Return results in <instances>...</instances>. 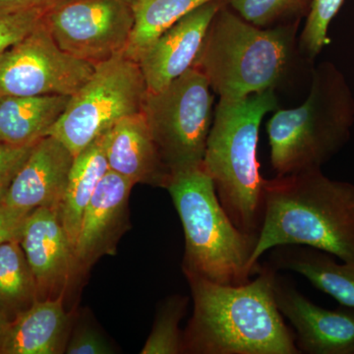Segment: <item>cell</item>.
<instances>
[{
    "label": "cell",
    "instance_id": "cell-1",
    "mask_svg": "<svg viewBox=\"0 0 354 354\" xmlns=\"http://www.w3.org/2000/svg\"><path fill=\"white\" fill-rule=\"evenodd\" d=\"M276 272L262 265L256 279L241 286L185 274L194 308L183 332V353H300L274 299Z\"/></svg>",
    "mask_w": 354,
    "mask_h": 354
},
{
    "label": "cell",
    "instance_id": "cell-2",
    "mask_svg": "<svg viewBox=\"0 0 354 354\" xmlns=\"http://www.w3.org/2000/svg\"><path fill=\"white\" fill-rule=\"evenodd\" d=\"M264 216L252 264L281 245H304L354 262V184L322 169L265 179Z\"/></svg>",
    "mask_w": 354,
    "mask_h": 354
},
{
    "label": "cell",
    "instance_id": "cell-3",
    "mask_svg": "<svg viewBox=\"0 0 354 354\" xmlns=\"http://www.w3.org/2000/svg\"><path fill=\"white\" fill-rule=\"evenodd\" d=\"M299 25L257 27L234 12L227 1L209 23L192 67L206 77L220 99H244L276 91L304 57L298 48Z\"/></svg>",
    "mask_w": 354,
    "mask_h": 354
},
{
    "label": "cell",
    "instance_id": "cell-4",
    "mask_svg": "<svg viewBox=\"0 0 354 354\" xmlns=\"http://www.w3.org/2000/svg\"><path fill=\"white\" fill-rule=\"evenodd\" d=\"M277 109L274 90L244 99H220L207 140L203 165L230 220L249 234H259L264 216L265 178L257 158L261 122Z\"/></svg>",
    "mask_w": 354,
    "mask_h": 354
},
{
    "label": "cell",
    "instance_id": "cell-5",
    "mask_svg": "<svg viewBox=\"0 0 354 354\" xmlns=\"http://www.w3.org/2000/svg\"><path fill=\"white\" fill-rule=\"evenodd\" d=\"M183 223V269L213 283L241 286L259 274L252 264L258 235L242 232L221 206L204 165L171 172L165 186Z\"/></svg>",
    "mask_w": 354,
    "mask_h": 354
},
{
    "label": "cell",
    "instance_id": "cell-6",
    "mask_svg": "<svg viewBox=\"0 0 354 354\" xmlns=\"http://www.w3.org/2000/svg\"><path fill=\"white\" fill-rule=\"evenodd\" d=\"M354 125V95L333 62L311 71L306 101L277 109L267 125L271 164L277 176L321 169L346 145Z\"/></svg>",
    "mask_w": 354,
    "mask_h": 354
},
{
    "label": "cell",
    "instance_id": "cell-7",
    "mask_svg": "<svg viewBox=\"0 0 354 354\" xmlns=\"http://www.w3.org/2000/svg\"><path fill=\"white\" fill-rule=\"evenodd\" d=\"M148 92L141 68L124 55L95 65L94 73L70 97L48 135L64 143L74 157L122 118L141 111Z\"/></svg>",
    "mask_w": 354,
    "mask_h": 354
},
{
    "label": "cell",
    "instance_id": "cell-8",
    "mask_svg": "<svg viewBox=\"0 0 354 354\" xmlns=\"http://www.w3.org/2000/svg\"><path fill=\"white\" fill-rule=\"evenodd\" d=\"M208 80L194 67L158 92H147L142 113L169 172L203 164L214 118Z\"/></svg>",
    "mask_w": 354,
    "mask_h": 354
},
{
    "label": "cell",
    "instance_id": "cell-9",
    "mask_svg": "<svg viewBox=\"0 0 354 354\" xmlns=\"http://www.w3.org/2000/svg\"><path fill=\"white\" fill-rule=\"evenodd\" d=\"M44 23L62 50L95 66L127 50L132 0H66L44 14Z\"/></svg>",
    "mask_w": 354,
    "mask_h": 354
},
{
    "label": "cell",
    "instance_id": "cell-10",
    "mask_svg": "<svg viewBox=\"0 0 354 354\" xmlns=\"http://www.w3.org/2000/svg\"><path fill=\"white\" fill-rule=\"evenodd\" d=\"M94 70L95 65L62 50L43 20L0 55V95H72Z\"/></svg>",
    "mask_w": 354,
    "mask_h": 354
},
{
    "label": "cell",
    "instance_id": "cell-11",
    "mask_svg": "<svg viewBox=\"0 0 354 354\" xmlns=\"http://www.w3.org/2000/svg\"><path fill=\"white\" fill-rule=\"evenodd\" d=\"M274 295L279 312L295 329L300 353L354 354V309L322 308L278 272L274 274Z\"/></svg>",
    "mask_w": 354,
    "mask_h": 354
},
{
    "label": "cell",
    "instance_id": "cell-12",
    "mask_svg": "<svg viewBox=\"0 0 354 354\" xmlns=\"http://www.w3.org/2000/svg\"><path fill=\"white\" fill-rule=\"evenodd\" d=\"M20 243L36 281L39 300L64 297L76 276L75 254L57 209H32Z\"/></svg>",
    "mask_w": 354,
    "mask_h": 354
},
{
    "label": "cell",
    "instance_id": "cell-13",
    "mask_svg": "<svg viewBox=\"0 0 354 354\" xmlns=\"http://www.w3.org/2000/svg\"><path fill=\"white\" fill-rule=\"evenodd\" d=\"M134 185L111 171L100 181L84 213L77 239L76 274L87 271L102 256L116 253L118 241L129 225L128 201Z\"/></svg>",
    "mask_w": 354,
    "mask_h": 354
},
{
    "label": "cell",
    "instance_id": "cell-14",
    "mask_svg": "<svg viewBox=\"0 0 354 354\" xmlns=\"http://www.w3.org/2000/svg\"><path fill=\"white\" fill-rule=\"evenodd\" d=\"M227 0H215L191 11L165 30L139 57L149 92L167 87L194 64L209 23Z\"/></svg>",
    "mask_w": 354,
    "mask_h": 354
},
{
    "label": "cell",
    "instance_id": "cell-15",
    "mask_svg": "<svg viewBox=\"0 0 354 354\" xmlns=\"http://www.w3.org/2000/svg\"><path fill=\"white\" fill-rule=\"evenodd\" d=\"M74 155L55 137H44L32 147L29 158L15 176L3 203L32 212L37 208L58 211L64 196Z\"/></svg>",
    "mask_w": 354,
    "mask_h": 354
},
{
    "label": "cell",
    "instance_id": "cell-16",
    "mask_svg": "<svg viewBox=\"0 0 354 354\" xmlns=\"http://www.w3.org/2000/svg\"><path fill=\"white\" fill-rule=\"evenodd\" d=\"M102 145L109 171L135 184L165 188L167 169L142 111L116 122L102 135Z\"/></svg>",
    "mask_w": 354,
    "mask_h": 354
},
{
    "label": "cell",
    "instance_id": "cell-17",
    "mask_svg": "<svg viewBox=\"0 0 354 354\" xmlns=\"http://www.w3.org/2000/svg\"><path fill=\"white\" fill-rule=\"evenodd\" d=\"M68 323L64 297L37 300L9 324L0 354L64 353Z\"/></svg>",
    "mask_w": 354,
    "mask_h": 354
},
{
    "label": "cell",
    "instance_id": "cell-18",
    "mask_svg": "<svg viewBox=\"0 0 354 354\" xmlns=\"http://www.w3.org/2000/svg\"><path fill=\"white\" fill-rule=\"evenodd\" d=\"M268 265L302 274L317 290L354 309V262L339 264L335 256L311 247L281 245L272 249Z\"/></svg>",
    "mask_w": 354,
    "mask_h": 354
},
{
    "label": "cell",
    "instance_id": "cell-19",
    "mask_svg": "<svg viewBox=\"0 0 354 354\" xmlns=\"http://www.w3.org/2000/svg\"><path fill=\"white\" fill-rule=\"evenodd\" d=\"M71 95H0V142L31 147L48 136Z\"/></svg>",
    "mask_w": 354,
    "mask_h": 354
},
{
    "label": "cell",
    "instance_id": "cell-20",
    "mask_svg": "<svg viewBox=\"0 0 354 354\" xmlns=\"http://www.w3.org/2000/svg\"><path fill=\"white\" fill-rule=\"evenodd\" d=\"M109 171L102 135L74 158L64 196L57 211L74 250L85 209L100 181Z\"/></svg>",
    "mask_w": 354,
    "mask_h": 354
},
{
    "label": "cell",
    "instance_id": "cell-21",
    "mask_svg": "<svg viewBox=\"0 0 354 354\" xmlns=\"http://www.w3.org/2000/svg\"><path fill=\"white\" fill-rule=\"evenodd\" d=\"M211 1L215 0H132L134 26L123 55L138 62L142 53L165 30Z\"/></svg>",
    "mask_w": 354,
    "mask_h": 354
},
{
    "label": "cell",
    "instance_id": "cell-22",
    "mask_svg": "<svg viewBox=\"0 0 354 354\" xmlns=\"http://www.w3.org/2000/svg\"><path fill=\"white\" fill-rule=\"evenodd\" d=\"M39 300L38 288L20 241L0 246V313L9 320Z\"/></svg>",
    "mask_w": 354,
    "mask_h": 354
},
{
    "label": "cell",
    "instance_id": "cell-23",
    "mask_svg": "<svg viewBox=\"0 0 354 354\" xmlns=\"http://www.w3.org/2000/svg\"><path fill=\"white\" fill-rule=\"evenodd\" d=\"M230 8L260 28L300 23L308 16L313 0H227Z\"/></svg>",
    "mask_w": 354,
    "mask_h": 354
},
{
    "label": "cell",
    "instance_id": "cell-24",
    "mask_svg": "<svg viewBox=\"0 0 354 354\" xmlns=\"http://www.w3.org/2000/svg\"><path fill=\"white\" fill-rule=\"evenodd\" d=\"M187 298L174 295L160 305L152 332L142 354L183 353V335L179 323L185 314Z\"/></svg>",
    "mask_w": 354,
    "mask_h": 354
},
{
    "label": "cell",
    "instance_id": "cell-25",
    "mask_svg": "<svg viewBox=\"0 0 354 354\" xmlns=\"http://www.w3.org/2000/svg\"><path fill=\"white\" fill-rule=\"evenodd\" d=\"M342 3L344 0H313L304 30L298 36L300 53L311 64L329 44L328 30Z\"/></svg>",
    "mask_w": 354,
    "mask_h": 354
},
{
    "label": "cell",
    "instance_id": "cell-26",
    "mask_svg": "<svg viewBox=\"0 0 354 354\" xmlns=\"http://www.w3.org/2000/svg\"><path fill=\"white\" fill-rule=\"evenodd\" d=\"M44 13L0 14V55L31 34L44 20Z\"/></svg>",
    "mask_w": 354,
    "mask_h": 354
},
{
    "label": "cell",
    "instance_id": "cell-27",
    "mask_svg": "<svg viewBox=\"0 0 354 354\" xmlns=\"http://www.w3.org/2000/svg\"><path fill=\"white\" fill-rule=\"evenodd\" d=\"M34 146L15 147L0 142V203L6 199L11 183L29 158Z\"/></svg>",
    "mask_w": 354,
    "mask_h": 354
},
{
    "label": "cell",
    "instance_id": "cell-28",
    "mask_svg": "<svg viewBox=\"0 0 354 354\" xmlns=\"http://www.w3.org/2000/svg\"><path fill=\"white\" fill-rule=\"evenodd\" d=\"M64 353L67 354H109L113 353L108 342L99 333L82 328L67 342Z\"/></svg>",
    "mask_w": 354,
    "mask_h": 354
},
{
    "label": "cell",
    "instance_id": "cell-29",
    "mask_svg": "<svg viewBox=\"0 0 354 354\" xmlns=\"http://www.w3.org/2000/svg\"><path fill=\"white\" fill-rule=\"evenodd\" d=\"M30 213L0 203V246L7 242L21 241Z\"/></svg>",
    "mask_w": 354,
    "mask_h": 354
},
{
    "label": "cell",
    "instance_id": "cell-30",
    "mask_svg": "<svg viewBox=\"0 0 354 354\" xmlns=\"http://www.w3.org/2000/svg\"><path fill=\"white\" fill-rule=\"evenodd\" d=\"M66 0H0V14L48 13Z\"/></svg>",
    "mask_w": 354,
    "mask_h": 354
},
{
    "label": "cell",
    "instance_id": "cell-31",
    "mask_svg": "<svg viewBox=\"0 0 354 354\" xmlns=\"http://www.w3.org/2000/svg\"><path fill=\"white\" fill-rule=\"evenodd\" d=\"M10 322L11 321L7 317L0 313V348H1L2 342H3L4 337H6Z\"/></svg>",
    "mask_w": 354,
    "mask_h": 354
}]
</instances>
